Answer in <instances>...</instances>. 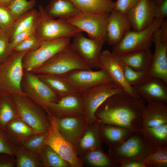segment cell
<instances>
[{
    "mask_svg": "<svg viewBox=\"0 0 167 167\" xmlns=\"http://www.w3.org/2000/svg\"><path fill=\"white\" fill-rule=\"evenodd\" d=\"M50 127L45 140L71 167H83L84 165L77 155L74 147L62 136L58 129L55 118L48 114Z\"/></svg>",
    "mask_w": 167,
    "mask_h": 167,
    "instance_id": "cell-13",
    "label": "cell"
},
{
    "mask_svg": "<svg viewBox=\"0 0 167 167\" xmlns=\"http://www.w3.org/2000/svg\"><path fill=\"white\" fill-rule=\"evenodd\" d=\"M0 95H1V94H0Z\"/></svg>",
    "mask_w": 167,
    "mask_h": 167,
    "instance_id": "cell-52",
    "label": "cell"
},
{
    "mask_svg": "<svg viewBox=\"0 0 167 167\" xmlns=\"http://www.w3.org/2000/svg\"><path fill=\"white\" fill-rule=\"evenodd\" d=\"M77 69L92 70L74 51L70 45L32 72L35 74L60 76Z\"/></svg>",
    "mask_w": 167,
    "mask_h": 167,
    "instance_id": "cell-3",
    "label": "cell"
},
{
    "mask_svg": "<svg viewBox=\"0 0 167 167\" xmlns=\"http://www.w3.org/2000/svg\"><path fill=\"white\" fill-rule=\"evenodd\" d=\"M155 151L140 131L134 132L121 144L109 148L108 155L119 167L122 162L143 159Z\"/></svg>",
    "mask_w": 167,
    "mask_h": 167,
    "instance_id": "cell-4",
    "label": "cell"
},
{
    "mask_svg": "<svg viewBox=\"0 0 167 167\" xmlns=\"http://www.w3.org/2000/svg\"><path fill=\"white\" fill-rule=\"evenodd\" d=\"M163 0H154L157 6H158Z\"/></svg>",
    "mask_w": 167,
    "mask_h": 167,
    "instance_id": "cell-50",
    "label": "cell"
},
{
    "mask_svg": "<svg viewBox=\"0 0 167 167\" xmlns=\"http://www.w3.org/2000/svg\"><path fill=\"white\" fill-rule=\"evenodd\" d=\"M119 167H147L143 159H133L121 162Z\"/></svg>",
    "mask_w": 167,
    "mask_h": 167,
    "instance_id": "cell-47",
    "label": "cell"
},
{
    "mask_svg": "<svg viewBox=\"0 0 167 167\" xmlns=\"http://www.w3.org/2000/svg\"><path fill=\"white\" fill-rule=\"evenodd\" d=\"M12 0H0V5L7 7Z\"/></svg>",
    "mask_w": 167,
    "mask_h": 167,
    "instance_id": "cell-49",
    "label": "cell"
},
{
    "mask_svg": "<svg viewBox=\"0 0 167 167\" xmlns=\"http://www.w3.org/2000/svg\"><path fill=\"white\" fill-rule=\"evenodd\" d=\"M19 116L11 95L1 93L0 96V130Z\"/></svg>",
    "mask_w": 167,
    "mask_h": 167,
    "instance_id": "cell-33",
    "label": "cell"
},
{
    "mask_svg": "<svg viewBox=\"0 0 167 167\" xmlns=\"http://www.w3.org/2000/svg\"><path fill=\"white\" fill-rule=\"evenodd\" d=\"M133 88L138 95L148 103H167V84L159 78H149L143 83Z\"/></svg>",
    "mask_w": 167,
    "mask_h": 167,
    "instance_id": "cell-20",
    "label": "cell"
},
{
    "mask_svg": "<svg viewBox=\"0 0 167 167\" xmlns=\"http://www.w3.org/2000/svg\"><path fill=\"white\" fill-rule=\"evenodd\" d=\"M143 160L147 167H167V147L156 149Z\"/></svg>",
    "mask_w": 167,
    "mask_h": 167,
    "instance_id": "cell-38",
    "label": "cell"
},
{
    "mask_svg": "<svg viewBox=\"0 0 167 167\" xmlns=\"http://www.w3.org/2000/svg\"><path fill=\"white\" fill-rule=\"evenodd\" d=\"M123 92L120 86L111 82L98 86L81 94L84 104V115L88 124L96 122L95 113L107 98L113 94Z\"/></svg>",
    "mask_w": 167,
    "mask_h": 167,
    "instance_id": "cell-11",
    "label": "cell"
},
{
    "mask_svg": "<svg viewBox=\"0 0 167 167\" xmlns=\"http://www.w3.org/2000/svg\"><path fill=\"white\" fill-rule=\"evenodd\" d=\"M38 22V21L37 23L30 28L17 34L13 40L10 42V46L11 48L13 50L16 45L24 40L35 35Z\"/></svg>",
    "mask_w": 167,
    "mask_h": 167,
    "instance_id": "cell-43",
    "label": "cell"
},
{
    "mask_svg": "<svg viewBox=\"0 0 167 167\" xmlns=\"http://www.w3.org/2000/svg\"><path fill=\"white\" fill-rule=\"evenodd\" d=\"M60 76L72 85L80 94L98 86L113 82L104 69L97 71L92 69L75 70Z\"/></svg>",
    "mask_w": 167,
    "mask_h": 167,
    "instance_id": "cell-10",
    "label": "cell"
},
{
    "mask_svg": "<svg viewBox=\"0 0 167 167\" xmlns=\"http://www.w3.org/2000/svg\"><path fill=\"white\" fill-rule=\"evenodd\" d=\"M42 41L34 35L19 43L13 48V50L18 52H28L38 46Z\"/></svg>",
    "mask_w": 167,
    "mask_h": 167,
    "instance_id": "cell-41",
    "label": "cell"
},
{
    "mask_svg": "<svg viewBox=\"0 0 167 167\" xmlns=\"http://www.w3.org/2000/svg\"><path fill=\"white\" fill-rule=\"evenodd\" d=\"M157 6L154 0H139L126 14L134 31L147 28L156 18Z\"/></svg>",
    "mask_w": 167,
    "mask_h": 167,
    "instance_id": "cell-17",
    "label": "cell"
},
{
    "mask_svg": "<svg viewBox=\"0 0 167 167\" xmlns=\"http://www.w3.org/2000/svg\"><path fill=\"white\" fill-rule=\"evenodd\" d=\"M131 28L126 15L113 9L109 15L106 42L110 45H115Z\"/></svg>",
    "mask_w": 167,
    "mask_h": 167,
    "instance_id": "cell-21",
    "label": "cell"
},
{
    "mask_svg": "<svg viewBox=\"0 0 167 167\" xmlns=\"http://www.w3.org/2000/svg\"><path fill=\"white\" fill-rule=\"evenodd\" d=\"M102 143L99 134V124L96 122L88 125L75 150L79 157L88 152L101 147Z\"/></svg>",
    "mask_w": 167,
    "mask_h": 167,
    "instance_id": "cell-26",
    "label": "cell"
},
{
    "mask_svg": "<svg viewBox=\"0 0 167 167\" xmlns=\"http://www.w3.org/2000/svg\"><path fill=\"white\" fill-rule=\"evenodd\" d=\"M16 19L7 7L0 5V27L8 36Z\"/></svg>",
    "mask_w": 167,
    "mask_h": 167,
    "instance_id": "cell-40",
    "label": "cell"
},
{
    "mask_svg": "<svg viewBox=\"0 0 167 167\" xmlns=\"http://www.w3.org/2000/svg\"><path fill=\"white\" fill-rule=\"evenodd\" d=\"M44 9L50 17L58 18L66 21L81 12L70 0H50Z\"/></svg>",
    "mask_w": 167,
    "mask_h": 167,
    "instance_id": "cell-27",
    "label": "cell"
},
{
    "mask_svg": "<svg viewBox=\"0 0 167 167\" xmlns=\"http://www.w3.org/2000/svg\"><path fill=\"white\" fill-rule=\"evenodd\" d=\"M109 15L80 12L67 21L82 32H86L89 38L103 40L106 41Z\"/></svg>",
    "mask_w": 167,
    "mask_h": 167,
    "instance_id": "cell-15",
    "label": "cell"
},
{
    "mask_svg": "<svg viewBox=\"0 0 167 167\" xmlns=\"http://www.w3.org/2000/svg\"><path fill=\"white\" fill-rule=\"evenodd\" d=\"M79 157L84 166L118 167L101 147L88 152Z\"/></svg>",
    "mask_w": 167,
    "mask_h": 167,
    "instance_id": "cell-31",
    "label": "cell"
},
{
    "mask_svg": "<svg viewBox=\"0 0 167 167\" xmlns=\"http://www.w3.org/2000/svg\"><path fill=\"white\" fill-rule=\"evenodd\" d=\"M167 16V0H163L157 6L156 18L165 19Z\"/></svg>",
    "mask_w": 167,
    "mask_h": 167,
    "instance_id": "cell-48",
    "label": "cell"
},
{
    "mask_svg": "<svg viewBox=\"0 0 167 167\" xmlns=\"http://www.w3.org/2000/svg\"><path fill=\"white\" fill-rule=\"evenodd\" d=\"M27 52L13 51L9 58L0 64V94L26 96L22 89L21 83L24 71L22 61Z\"/></svg>",
    "mask_w": 167,
    "mask_h": 167,
    "instance_id": "cell-2",
    "label": "cell"
},
{
    "mask_svg": "<svg viewBox=\"0 0 167 167\" xmlns=\"http://www.w3.org/2000/svg\"><path fill=\"white\" fill-rule=\"evenodd\" d=\"M152 54L149 49L114 55L124 65L135 70L148 71Z\"/></svg>",
    "mask_w": 167,
    "mask_h": 167,
    "instance_id": "cell-24",
    "label": "cell"
},
{
    "mask_svg": "<svg viewBox=\"0 0 167 167\" xmlns=\"http://www.w3.org/2000/svg\"><path fill=\"white\" fill-rule=\"evenodd\" d=\"M139 0H117L113 2V9L125 15Z\"/></svg>",
    "mask_w": 167,
    "mask_h": 167,
    "instance_id": "cell-45",
    "label": "cell"
},
{
    "mask_svg": "<svg viewBox=\"0 0 167 167\" xmlns=\"http://www.w3.org/2000/svg\"><path fill=\"white\" fill-rule=\"evenodd\" d=\"M15 155L16 167H43L40 154H33L19 148Z\"/></svg>",
    "mask_w": 167,
    "mask_h": 167,
    "instance_id": "cell-35",
    "label": "cell"
},
{
    "mask_svg": "<svg viewBox=\"0 0 167 167\" xmlns=\"http://www.w3.org/2000/svg\"><path fill=\"white\" fill-rule=\"evenodd\" d=\"M5 34L0 27V36Z\"/></svg>",
    "mask_w": 167,
    "mask_h": 167,
    "instance_id": "cell-51",
    "label": "cell"
},
{
    "mask_svg": "<svg viewBox=\"0 0 167 167\" xmlns=\"http://www.w3.org/2000/svg\"><path fill=\"white\" fill-rule=\"evenodd\" d=\"M36 3V0H12L7 8L17 19L32 9Z\"/></svg>",
    "mask_w": 167,
    "mask_h": 167,
    "instance_id": "cell-39",
    "label": "cell"
},
{
    "mask_svg": "<svg viewBox=\"0 0 167 167\" xmlns=\"http://www.w3.org/2000/svg\"><path fill=\"white\" fill-rule=\"evenodd\" d=\"M16 167L15 155L4 153H0V167Z\"/></svg>",
    "mask_w": 167,
    "mask_h": 167,
    "instance_id": "cell-46",
    "label": "cell"
},
{
    "mask_svg": "<svg viewBox=\"0 0 167 167\" xmlns=\"http://www.w3.org/2000/svg\"><path fill=\"white\" fill-rule=\"evenodd\" d=\"M166 104L161 102L148 103L143 111V127H154L167 123Z\"/></svg>",
    "mask_w": 167,
    "mask_h": 167,
    "instance_id": "cell-23",
    "label": "cell"
},
{
    "mask_svg": "<svg viewBox=\"0 0 167 167\" xmlns=\"http://www.w3.org/2000/svg\"><path fill=\"white\" fill-rule=\"evenodd\" d=\"M81 12L109 14L113 10L112 0H70Z\"/></svg>",
    "mask_w": 167,
    "mask_h": 167,
    "instance_id": "cell-30",
    "label": "cell"
},
{
    "mask_svg": "<svg viewBox=\"0 0 167 167\" xmlns=\"http://www.w3.org/2000/svg\"><path fill=\"white\" fill-rule=\"evenodd\" d=\"M11 96L20 118L37 131H48L49 116L42 107L26 96L16 94Z\"/></svg>",
    "mask_w": 167,
    "mask_h": 167,
    "instance_id": "cell-6",
    "label": "cell"
},
{
    "mask_svg": "<svg viewBox=\"0 0 167 167\" xmlns=\"http://www.w3.org/2000/svg\"><path fill=\"white\" fill-rule=\"evenodd\" d=\"M18 148L12 144L3 131L0 130V153L15 155Z\"/></svg>",
    "mask_w": 167,
    "mask_h": 167,
    "instance_id": "cell-44",
    "label": "cell"
},
{
    "mask_svg": "<svg viewBox=\"0 0 167 167\" xmlns=\"http://www.w3.org/2000/svg\"><path fill=\"white\" fill-rule=\"evenodd\" d=\"M13 50L10 46L8 36L4 34L0 36V64L6 60L11 55Z\"/></svg>",
    "mask_w": 167,
    "mask_h": 167,
    "instance_id": "cell-42",
    "label": "cell"
},
{
    "mask_svg": "<svg viewBox=\"0 0 167 167\" xmlns=\"http://www.w3.org/2000/svg\"><path fill=\"white\" fill-rule=\"evenodd\" d=\"M140 132L155 150L167 147V123L154 127H143Z\"/></svg>",
    "mask_w": 167,
    "mask_h": 167,
    "instance_id": "cell-29",
    "label": "cell"
},
{
    "mask_svg": "<svg viewBox=\"0 0 167 167\" xmlns=\"http://www.w3.org/2000/svg\"><path fill=\"white\" fill-rule=\"evenodd\" d=\"M145 101L140 96L123 92L107 98L95 113L96 122L126 128L132 132L140 131L143 127L142 114Z\"/></svg>",
    "mask_w": 167,
    "mask_h": 167,
    "instance_id": "cell-1",
    "label": "cell"
},
{
    "mask_svg": "<svg viewBox=\"0 0 167 167\" xmlns=\"http://www.w3.org/2000/svg\"><path fill=\"white\" fill-rule=\"evenodd\" d=\"M122 64L125 79L133 87L143 83L150 78L148 71L135 70Z\"/></svg>",
    "mask_w": 167,
    "mask_h": 167,
    "instance_id": "cell-37",
    "label": "cell"
},
{
    "mask_svg": "<svg viewBox=\"0 0 167 167\" xmlns=\"http://www.w3.org/2000/svg\"><path fill=\"white\" fill-rule=\"evenodd\" d=\"M71 38H61L42 41L27 52L22 61L24 70L32 72L71 44Z\"/></svg>",
    "mask_w": 167,
    "mask_h": 167,
    "instance_id": "cell-8",
    "label": "cell"
},
{
    "mask_svg": "<svg viewBox=\"0 0 167 167\" xmlns=\"http://www.w3.org/2000/svg\"><path fill=\"white\" fill-rule=\"evenodd\" d=\"M73 38L71 45L74 51L92 69H101V50L105 41L88 38L82 32Z\"/></svg>",
    "mask_w": 167,
    "mask_h": 167,
    "instance_id": "cell-14",
    "label": "cell"
},
{
    "mask_svg": "<svg viewBox=\"0 0 167 167\" xmlns=\"http://www.w3.org/2000/svg\"><path fill=\"white\" fill-rule=\"evenodd\" d=\"M46 111L56 118L83 115L84 107L82 95L76 92L63 97L58 101L49 104Z\"/></svg>",
    "mask_w": 167,
    "mask_h": 167,
    "instance_id": "cell-16",
    "label": "cell"
},
{
    "mask_svg": "<svg viewBox=\"0 0 167 167\" xmlns=\"http://www.w3.org/2000/svg\"><path fill=\"white\" fill-rule=\"evenodd\" d=\"M48 134V131L34 134L24 141L20 148L33 154H39L46 145L45 140Z\"/></svg>",
    "mask_w": 167,
    "mask_h": 167,
    "instance_id": "cell-36",
    "label": "cell"
},
{
    "mask_svg": "<svg viewBox=\"0 0 167 167\" xmlns=\"http://www.w3.org/2000/svg\"><path fill=\"white\" fill-rule=\"evenodd\" d=\"M43 167H71L50 146L46 144L40 153Z\"/></svg>",
    "mask_w": 167,
    "mask_h": 167,
    "instance_id": "cell-34",
    "label": "cell"
},
{
    "mask_svg": "<svg viewBox=\"0 0 167 167\" xmlns=\"http://www.w3.org/2000/svg\"><path fill=\"white\" fill-rule=\"evenodd\" d=\"M101 68L108 73L113 81L120 86L124 93L131 95L139 96L134 88L126 81L124 75L122 64L112 52L105 50L102 52Z\"/></svg>",
    "mask_w": 167,
    "mask_h": 167,
    "instance_id": "cell-18",
    "label": "cell"
},
{
    "mask_svg": "<svg viewBox=\"0 0 167 167\" xmlns=\"http://www.w3.org/2000/svg\"><path fill=\"white\" fill-rule=\"evenodd\" d=\"M99 131L102 142L109 148L121 144L133 132L124 127L106 124H99Z\"/></svg>",
    "mask_w": 167,
    "mask_h": 167,
    "instance_id": "cell-25",
    "label": "cell"
},
{
    "mask_svg": "<svg viewBox=\"0 0 167 167\" xmlns=\"http://www.w3.org/2000/svg\"><path fill=\"white\" fill-rule=\"evenodd\" d=\"M164 19L155 18L152 23L144 29L130 30L120 42L113 46L112 53L117 55L150 49L153 43L154 33L161 27Z\"/></svg>",
    "mask_w": 167,
    "mask_h": 167,
    "instance_id": "cell-5",
    "label": "cell"
},
{
    "mask_svg": "<svg viewBox=\"0 0 167 167\" xmlns=\"http://www.w3.org/2000/svg\"><path fill=\"white\" fill-rule=\"evenodd\" d=\"M59 98L78 92L75 88L60 76L48 74H35Z\"/></svg>",
    "mask_w": 167,
    "mask_h": 167,
    "instance_id": "cell-28",
    "label": "cell"
},
{
    "mask_svg": "<svg viewBox=\"0 0 167 167\" xmlns=\"http://www.w3.org/2000/svg\"><path fill=\"white\" fill-rule=\"evenodd\" d=\"M153 43L155 49L148 71L149 77L159 78L167 84V21L165 19L154 33Z\"/></svg>",
    "mask_w": 167,
    "mask_h": 167,
    "instance_id": "cell-9",
    "label": "cell"
},
{
    "mask_svg": "<svg viewBox=\"0 0 167 167\" xmlns=\"http://www.w3.org/2000/svg\"><path fill=\"white\" fill-rule=\"evenodd\" d=\"M21 87L27 96L45 110L49 104L56 102L60 99L46 84L31 72L24 70Z\"/></svg>",
    "mask_w": 167,
    "mask_h": 167,
    "instance_id": "cell-12",
    "label": "cell"
},
{
    "mask_svg": "<svg viewBox=\"0 0 167 167\" xmlns=\"http://www.w3.org/2000/svg\"><path fill=\"white\" fill-rule=\"evenodd\" d=\"M56 119L61 134L75 149L88 124L84 116Z\"/></svg>",
    "mask_w": 167,
    "mask_h": 167,
    "instance_id": "cell-19",
    "label": "cell"
},
{
    "mask_svg": "<svg viewBox=\"0 0 167 167\" xmlns=\"http://www.w3.org/2000/svg\"><path fill=\"white\" fill-rule=\"evenodd\" d=\"M39 18L38 11L32 9L17 18L8 36L10 42L17 34L37 23Z\"/></svg>",
    "mask_w": 167,
    "mask_h": 167,
    "instance_id": "cell-32",
    "label": "cell"
},
{
    "mask_svg": "<svg viewBox=\"0 0 167 167\" xmlns=\"http://www.w3.org/2000/svg\"><path fill=\"white\" fill-rule=\"evenodd\" d=\"M15 147L20 148L24 141L38 132L34 129L19 116L7 124L2 131Z\"/></svg>",
    "mask_w": 167,
    "mask_h": 167,
    "instance_id": "cell-22",
    "label": "cell"
},
{
    "mask_svg": "<svg viewBox=\"0 0 167 167\" xmlns=\"http://www.w3.org/2000/svg\"><path fill=\"white\" fill-rule=\"evenodd\" d=\"M39 18L35 34L41 41L61 38H73L77 34L82 32L64 19H57L47 15L41 5L38 6Z\"/></svg>",
    "mask_w": 167,
    "mask_h": 167,
    "instance_id": "cell-7",
    "label": "cell"
}]
</instances>
